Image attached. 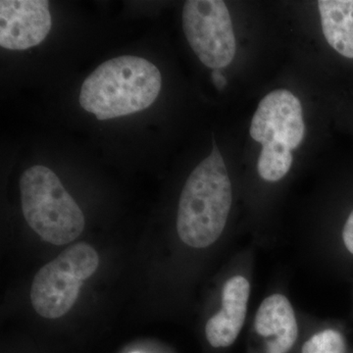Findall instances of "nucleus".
I'll list each match as a JSON object with an SVG mask.
<instances>
[{"instance_id": "obj_1", "label": "nucleus", "mask_w": 353, "mask_h": 353, "mask_svg": "<svg viewBox=\"0 0 353 353\" xmlns=\"http://www.w3.org/2000/svg\"><path fill=\"white\" fill-rule=\"evenodd\" d=\"M161 88V74L152 62L137 57H116L85 79L80 104L99 120L114 119L150 108Z\"/></svg>"}, {"instance_id": "obj_2", "label": "nucleus", "mask_w": 353, "mask_h": 353, "mask_svg": "<svg viewBox=\"0 0 353 353\" xmlns=\"http://www.w3.org/2000/svg\"><path fill=\"white\" fill-rule=\"evenodd\" d=\"M233 202L232 183L224 159L212 152L197 165L185 183L176 215V232L185 245L205 248L220 238Z\"/></svg>"}, {"instance_id": "obj_3", "label": "nucleus", "mask_w": 353, "mask_h": 353, "mask_svg": "<svg viewBox=\"0 0 353 353\" xmlns=\"http://www.w3.org/2000/svg\"><path fill=\"white\" fill-rule=\"evenodd\" d=\"M20 190L25 219L41 240L64 245L83 233L82 210L50 168L38 165L27 169L21 176Z\"/></svg>"}, {"instance_id": "obj_4", "label": "nucleus", "mask_w": 353, "mask_h": 353, "mask_svg": "<svg viewBox=\"0 0 353 353\" xmlns=\"http://www.w3.org/2000/svg\"><path fill=\"white\" fill-rule=\"evenodd\" d=\"M99 264V254L88 243L66 248L37 273L31 290L32 307L46 319L62 317L73 307L83 282Z\"/></svg>"}, {"instance_id": "obj_5", "label": "nucleus", "mask_w": 353, "mask_h": 353, "mask_svg": "<svg viewBox=\"0 0 353 353\" xmlns=\"http://www.w3.org/2000/svg\"><path fill=\"white\" fill-rule=\"evenodd\" d=\"M183 29L190 48L209 68H224L236 54V38L228 7L221 0H189Z\"/></svg>"}, {"instance_id": "obj_6", "label": "nucleus", "mask_w": 353, "mask_h": 353, "mask_svg": "<svg viewBox=\"0 0 353 353\" xmlns=\"http://www.w3.org/2000/svg\"><path fill=\"white\" fill-rule=\"evenodd\" d=\"M250 132L261 152L292 154L305 134L301 101L290 90H273L260 101Z\"/></svg>"}, {"instance_id": "obj_7", "label": "nucleus", "mask_w": 353, "mask_h": 353, "mask_svg": "<svg viewBox=\"0 0 353 353\" xmlns=\"http://www.w3.org/2000/svg\"><path fill=\"white\" fill-rule=\"evenodd\" d=\"M52 26L50 2L46 0L0 1V46L26 50L43 43Z\"/></svg>"}, {"instance_id": "obj_8", "label": "nucleus", "mask_w": 353, "mask_h": 353, "mask_svg": "<svg viewBox=\"0 0 353 353\" xmlns=\"http://www.w3.org/2000/svg\"><path fill=\"white\" fill-rule=\"evenodd\" d=\"M250 282L243 276L228 280L222 292V308L206 323L205 334L209 345L215 348L233 345L245 324Z\"/></svg>"}, {"instance_id": "obj_9", "label": "nucleus", "mask_w": 353, "mask_h": 353, "mask_svg": "<svg viewBox=\"0 0 353 353\" xmlns=\"http://www.w3.org/2000/svg\"><path fill=\"white\" fill-rule=\"evenodd\" d=\"M255 331L265 339L266 353H289L299 334L294 308L283 294L265 299L255 316Z\"/></svg>"}, {"instance_id": "obj_10", "label": "nucleus", "mask_w": 353, "mask_h": 353, "mask_svg": "<svg viewBox=\"0 0 353 353\" xmlns=\"http://www.w3.org/2000/svg\"><path fill=\"white\" fill-rule=\"evenodd\" d=\"M323 34L343 57L353 59V0L318 2Z\"/></svg>"}, {"instance_id": "obj_11", "label": "nucleus", "mask_w": 353, "mask_h": 353, "mask_svg": "<svg viewBox=\"0 0 353 353\" xmlns=\"http://www.w3.org/2000/svg\"><path fill=\"white\" fill-rule=\"evenodd\" d=\"M301 353H347V343L336 330H323L304 343Z\"/></svg>"}, {"instance_id": "obj_12", "label": "nucleus", "mask_w": 353, "mask_h": 353, "mask_svg": "<svg viewBox=\"0 0 353 353\" xmlns=\"http://www.w3.org/2000/svg\"><path fill=\"white\" fill-rule=\"evenodd\" d=\"M343 240L348 252L353 254V211L348 216L343 231Z\"/></svg>"}, {"instance_id": "obj_13", "label": "nucleus", "mask_w": 353, "mask_h": 353, "mask_svg": "<svg viewBox=\"0 0 353 353\" xmlns=\"http://www.w3.org/2000/svg\"><path fill=\"white\" fill-rule=\"evenodd\" d=\"M211 78H212V82L214 83L216 88L218 90H223L227 85V80L223 75L222 72L220 69L213 70L212 74H211Z\"/></svg>"}]
</instances>
